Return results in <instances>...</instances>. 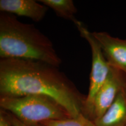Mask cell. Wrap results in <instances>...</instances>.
Masks as SVG:
<instances>
[{"label":"cell","instance_id":"8","mask_svg":"<svg viewBox=\"0 0 126 126\" xmlns=\"http://www.w3.org/2000/svg\"><path fill=\"white\" fill-rule=\"evenodd\" d=\"M94 122L97 126H126V89L118 94L106 112Z\"/></svg>","mask_w":126,"mask_h":126},{"label":"cell","instance_id":"9","mask_svg":"<svg viewBox=\"0 0 126 126\" xmlns=\"http://www.w3.org/2000/svg\"><path fill=\"white\" fill-rule=\"evenodd\" d=\"M39 2L53 9L58 16L74 23L77 20L75 18L77 9L72 0H40Z\"/></svg>","mask_w":126,"mask_h":126},{"label":"cell","instance_id":"11","mask_svg":"<svg viewBox=\"0 0 126 126\" xmlns=\"http://www.w3.org/2000/svg\"><path fill=\"white\" fill-rule=\"evenodd\" d=\"M6 112L7 113V114L8 116L9 120H10L12 125L13 126H44L43 125H42V124H29L24 123L22 122L21 121H20L19 120H18L16 117H15L14 115H12V114H11V113L7 112V111H6Z\"/></svg>","mask_w":126,"mask_h":126},{"label":"cell","instance_id":"6","mask_svg":"<svg viewBox=\"0 0 126 126\" xmlns=\"http://www.w3.org/2000/svg\"><path fill=\"white\" fill-rule=\"evenodd\" d=\"M110 67L126 74V39L113 37L106 32H93Z\"/></svg>","mask_w":126,"mask_h":126},{"label":"cell","instance_id":"5","mask_svg":"<svg viewBox=\"0 0 126 126\" xmlns=\"http://www.w3.org/2000/svg\"><path fill=\"white\" fill-rule=\"evenodd\" d=\"M124 89H126V74L111 67L108 78L94 97L91 120L94 121L101 117Z\"/></svg>","mask_w":126,"mask_h":126},{"label":"cell","instance_id":"2","mask_svg":"<svg viewBox=\"0 0 126 126\" xmlns=\"http://www.w3.org/2000/svg\"><path fill=\"white\" fill-rule=\"evenodd\" d=\"M0 58L40 61L57 67L62 62L51 41L34 25L23 23L15 15L1 12Z\"/></svg>","mask_w":126,"mask_h":126},{"label":"cell","instance_id":"10","mask_svg":"<svg viewBox=\"0 0 126 126\" xmlns=\"http://www.w3.org/2000/svg\"><path fill=\"white\" fill-rule=\"evenodd\" d=\"M40 124L44 126H97L94 120L89 119L83 113L75 117L46 121Z\"/></svg>","mask_w":126,"mask_h":126},{"label":"cell","instance_id":"1","mask_svg":"<svg viewBox=\"0 0 126 126\" xmlns=\"http://www.w3.org/2000/svg\"><path fill=\"white\" fill-rule=\"evenodd\" d=\"M59 68L32 60L0 59V96H47L60 104L71 117H77L83 113L86 96Z\"/></svg>","mask_w":126,"mask_h":126},{"label":"cell","instance_id":"7","mask_svg":"<svg viewBox=\"0 0 126 126\" xmlns=\"http://www.w3.org/2000/svg\"><path fill=\"white\" fill-rule=\"evenodd\" d=\"M48 8L34 0H1L0 11L14 15L40 22L45 18Z\"/></svg>","mask_w":126,"mask_h":126},{"label":"cell","instance_id":"12","mask_svg":"<svg viewBox=\"0 0 126 126\" xmlns=\"http://www.w3.org/2000/svg\"><path fill=\"white\" fill-rule=\"evenodd\" d=\"M0 126H13L9 120L7 113L2 109L0 111Z\"/></svg>","mask_w":126,"mask_h":126},{"label":"cell","instance_id":"3","mask_svg":"<svg viewBox=\"0 0 126 126\" xmlns=\"http://www.w3.org/2000/svg\"><path fill=\"white\" fill-rule=\"evenodd\" d=\"M0 107L22 122L29 124L71 117L54 99L41 94L0 96Z\"/></svg>","mask_w":126,"mask_h":126},{"label":"cell","instance_id":"4","mask_svg":"<svg viewBox=\"0 0 126 126\" xmlns=\"http://www.w3.org/2000/svg\"><path fill=\"white\" fill-rule=\"evenodd\" d=\"M74 24L80 35L89 43L92 53V68L89 91L83 108V114L91 119L93 104L96 94L108 78L111 67L106 61L99 43L85 25L77 20Z\"/></svg>","mask_w":126,"mask_h":126}]
</instances>
